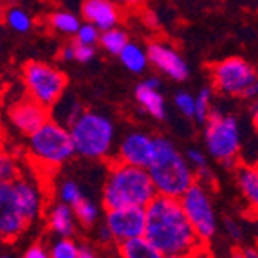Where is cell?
I'll return each instance as SVG.
<instances>
[{
    "instance_id": "d6a6232c",
    "label": "cell",
    "mask_w": 258,
    "mask_h": 258,
    "mask_svg": "<svg viewBox=\"0 0 258 258\" xmlns=\"http://www.w3.org/2000/svg\"><path fill=\"white\" fill-rule=\"evenodd\" d=\"M73 45H74V61L89 63L94 58L96 54L94 45H85V43H80V42H73Z\"/></svg>"
},
{
    "instance_id": "d4e9b609",
    "label": "cell",
    "mask_w": 258,
    "mask_h": 258,
    "mask_svg": "<svg viewBox=\"0 0 258 258\" xmlns=\"http://www.w3.org/2000/svg\"><path fill=\"white\" fill-rule=\"evenodd\" d=\"M6 24H8L9 29L17 31V33H27L33 27V20H31L29 15L20 8H8L6 11Z\"/></svg>"
},
{
    "instance_id": "2e32d148",
    "label": "cell",
    "mask_w": 258,
    "mask_h": 258,
    "mask_svg": "<svg viewBox=\"0 0 258 258\" xmlns=\"http://www.w3.org/2000/svg\"><path fill=\"white\" fill-rule=\"evenodd\" d=\"M82 15L99 31L114 29L119 22V11L112 0H85L82 6Z\"/></svg>"
},
{
    "instance_id": "f1b7e54d",
    "label": "cell",
    "mask_w": 258,
    "mask_h": 258,
    "mask_svg": "<svg viewBox=\"0 0 258 258\" xmlns=\"http://www.w3.org/2000/svg\"><path fill=\"white\" fill-rule=\"evenodd\" d=\"M20 177V166H18L17 159L13 155L2 154L0 159V181L2 182H11Z\"/></svg>"
},
{
    "instance_id": "7a4b0ae2",
    "label": "cell",
    "mask_w": 258,
    "mask_h": 258,
    "mask_svg": "<svg viewBox=\"0 0 258 258\" xmlns=\"http://www.w3.org/2000/svg\"><path fill=\"white\" fill-rule=\"evenodd\" d=\"M45 208L43 189L35 179L20 175L0 184V237L13 242L36 222Z\"/></svg>"
},
{
    "instance_id": "7bdbcfd3",
    "label": "cell",
    "mask_w": 258,
    "mask_h": 258,
    "mask_svg": "<svg viewBox=\"0 0 258 258\" xmlns=\"http://www.w3.org/2000/svg\"><path fill=\"white\" fill-rule=\"evenodd\" d=\"M195 258H208V256H206V251H203V253L197 254V256H195Z\"/></svg>"
},
{
    "instance_id": "4fadbf2b",
    "label": "cell",
    "mask_w": 258,
    "mask_h": 258,
    "mask_svg": "<svg viewBox=\"0 0 258 258\" xmlns=\"http://www.w3.org/2000/svg\"><path fill=\"white\" fill-rule=\"evenodd\" d=\"M155 154V138L145 132H130L117 145L116 161L130 166L148 168Z\"/></svg>"
},
{
    "instance_id": "1f68e13d",
    "label": "cell",
    "mask_w": 258,
    "mask_h": 258,
    "mask_svg": "<svg viewBox=\"0 0 258 258\" xmlns=\"http://www.w3.org/2000/svg\"><path fill=\"white\" fill-rule=\"evenodd\" d=\"M186 159L191 164V168L195 170V173H199L201 170H206L208 168V157L203 150L199 148H188L186 150Z\"/></svg>"
},
{
    "instance_id": "f35d334b",
    "label": "cell",
    "mask_w": 258,
    "mask_h": 258,
    "mask_svg": "<svg viewBox=\"0 0 258 258\" xmlns=\"http://www.w3.org/2000/svg\"><path fill=\"white\" fill-rule=\"evenodd\" d=\"M251 121H253V126L258 134V99L253 103V107H251Z\"/></svg>"
},
{
    "instance_id": "44dd1931",
    "label": "cell",
    "mask_w": 258,
    "mask_h": 258,
    "mask_svg": "<svg viewBox=\"0 0 258 258\" xmlns=\"http://www.w3.org/2000/svg\"><path fill=\"white\" fill-rule=\"evenodd\" d=\"M83 108L82 105L78 103V101H63V98L58 101V103L52 107V112H51V119L58 121V123H61V125L65 126H71L74 123V121L78 119V117L83 114Z\"/></svg>"
},
{
    "instance_id": "ffe728a7",
    "label": "cell",
    "mask_w": 258,
    "mask_h": 258,
    "mask_svg": "<svg viewBox=\"0 0 258 258\" xmlns=\"http://www.w3.org/2000/svg\"><path fill=\"white\" fill-rule=\"evenodd\" d=\"M119 60L130 73H143L147 69V65L150 63L147 49H143L141 45L132 42L126 43L125 49L119 52Z\"/></svg>"
},
{
    "instance_id": "8fae6325",
    "label": "cell",
    "mask_w": 258,
    "mask_h": 258,
    "mask_svg": "<svg viewBox=\"0 0 258 258\" xmlns=\"http://www.w3.org/2000/svg\"><path fill=\"white\" fill-rule=\"evenodd\" d=\"M105 226L110 229L114 242L143 237L147 231V208H116L105 210Z\"/></svg>"
},
{
    "instance_id": "30bf717a",
    "label": "cell",
    "mask_w": 258,
    "mask_h": 258,
    "mask_svg": "<svg viewBox=\"0 0 258 258\" xmlns=\"http://www.w3.org/2000/svg\"><path fill=\"white\" fill-rule=\"evenodd\" d=\"M181 203L191 226H194L197 235L201 237V240L204 244L210 242L217 235L219 219H217V211L208 188L203 182L197 181L181 197Z\"/></svg>"
},
{
    "instance_id": "5bb4252c",
    "label": "cell",
    "mask_w": 258,
    "mask_h": 258,
    "mask_svg": "<svg viewBox=\"0 0 258 258\" xmlns=\"http://www.w3.org/2000/svg\"><path fill=\"white\" fill-rule=\"evenodd\" d=\"M147 51L150 63L157 67L163 74H166L168 78H172L175 82H184L189 76L188 63L170 43L154 40V42L148 43Z\"/></svg>"
},
{
    "instance_id": "8992f818",
    "label": "cell",
    "mask_w": 258,
    "mask_h": 258,
    "mask_svg": "<svg viewBox=\"0 0 258 258\" xmlns=\"http://www.w3.org/2000/svg\"><path fill=\"white\" fill-rule=\"evenodd\" d=\"M76 154L69 126L49 119L35 134L29 136V155L40 168L56 170Z\"/></svg>"
},
{
    "instance_id": "d590c367",
    "label": "cell",
    "mask_w": 258,
    "mask_h": 258,
    "mask_svg": "<svg viewBox=\"0 0 258 258\" xmlns=\"http://www.w3.org/2000/svg\"><path fill=\"white\" fill-rule=\"evenodd\" d=\"M60 56H61V60H65V61H74V45L73 43H67V45L61 49Z\"/></svg>"
},
{
    "instance_id": "277c9868",
    "label": "cell",
    "mask_w": 258,
    "mask_h": 258,
    "mask_svg": "<svg viewBox=\"0 0 258 258\" xmlns=\"http://www.w3.org/2000/svg\"><path fill=\"white\" fill-rule=\"evenodd\" d=\"M147 170L157 195L164 197L181 199L197 182V173L186 159V154H181L166 138H155V154Z\"/></svg>"
},
{
    "instance_id": "6da1fadb",
    "label": "cell",
    "mask_w": 258,
    "mask_h": 258,
    "mask_svg": "<svg viewBox=\"0 0 258 258\" xmlns=\"http://www.w3.org/2000/svg\"><path fill=\"white\" fill-rule=\"evenodd\" d=\"M145 237L163 256L195 258L204 251V242L189 222L181 199L175 197L157 195L148 204Z\"/></svg>"
},
{
    "instance_id": "ac0fdd59",
    "label": "cell",
    "mask_w": 258,
    "mask_h": 258,
    "mask_svg": "<svg viewBox=\"0 0 258 258\" xmlns=\"http://www.w3.org/2000/svg\"><path fill=\"white\" fill-rule=\"evenodd\" d=\"M76 213L74 208L65 204L63 201L51 204L47 210V226L58 237H73L76 231Z\"/></svg>"
},
{
    "instance_id": "9c48e42d",
    "label": "cell",
    "mask_w": 258,
    "mask_h": 258,
    "mask_svg": "<svg viewBox=\"0 0 258 258\" xmlns=\"http://www.w3.org/2000/svg\"><path fill=\"white\" fill-rule=\"evenodd\" d=\"M211 80L217 91L226 96L245 98L247 91L258 82V73L244 58L231 56L211 65Z\"/></svg>"
},
{
    "instance_id": "5b68a950",
    "label": "cell",
    "mask_w": 258,
    "mask_h": 258,
    "mask_svg": "<svg viewBox=\"0 0 258 258\" xmlns=\"http://www.w3.org/2000/svg\"><path fill=\"white\" fill-rule=\"evenodd\" d=\"M76 154L85 159L108 157L116 139V126L105 114L85 110L69 126Z\"/></svg>"
},
{
    "instance_id": "4dcf8cb0",
    "label": "cell",
    "mask_w": 258,
    "mask_h": 258,
    "mask_svg": "<svg viewBox=\"0 0 258 258\" xmlns=\"http://www.w3.org/2000/svg\"><path fill=\"white\" fill-rule=\"evenodd\" d=\"M101 33H103V31H99L94 24L87 22V24H82L80 31L76 33V42L85 43V45H94V43H98L99 38H101Z\"/></svg>"
},
{
    "instance_id": "d6986e66",
    "label": "cell",
    "mask_w": 258,
    "mask_h": 258,
    "mask_svg": "<svg viewBox=\"0 0 258 258\" xmlns=\"http://www.w3.org/2000/svg\"><path fill=\"white\" fill-rule=\"evenodd\" d=\"M117 253H119V258H164L163 253L145 235L121 242Z\"/></svg>"
},
{
    "instance_id": "f6af8a7d",
    "label": "cell",
    "mask_w": 258,
    "mask_h": 258,
    "mask_svg": "<svg viewBox=\"0 0 258 258\" xmlns=\"http://www.w3.org/2000/svg\"><path fill=\"white\" fill-rule=\"evenodd\" d=\"M164 258H191V256H164Z\"/></svg>"
},
{
    "instance_id": "f546056e",
    "label": "cell",
    "mask_w": 258,
    "mask_h": 258,
    "mask_svg": "<svg viewBox=\"0 0 258 258\" xmlns=\"http://www.w3.org/2000/svg\"><path fill=\"white\" fill-rule=\"evenodd\" d=\"M173 103H175L177 110L181 112L182 116L186 117H194L195 116V105H197V99L195 96H191L189 92H177L175 98H173Z\"/></svg>"
},
{
    "instance_id": "484cf974",
    "label": "cell",
    "mask_w": 258,
    "mask_h": 258,
    "mask_svg": "<svg viewBox=\"0 0 258 258\" xmlns=\"http://www.w3.org/2000/svg\"><path fill=\"white\" fill-rule=\"evenodd\" d=\"M49 251L52 258H80L82 254V247L73 240V237H58Z\"/></svg>"
},
{
    "instance_id": "cb8c5ba5",
    "label": "cell",
    "mask_w": 258,
    "mask_h": 258,
    "mask_svg": "<svg viewBox=\"0 0 258 258\" xmlns=\"http://www.w3.org/2000/svg\"><path fill=\"white\" fill-rule=\"evenodd\" d=\"M195 99H197V105H195V116L194 119L199 121V123H206L208 117L213 114V91H211L210 87H204V89H201L199 91V94L195 96Z\"/></svg>"
},
{
    "instance_id": "60d3db41",
    "label": "cell",
    "mask_w": 258,
    "mask_h": 258,
    "mask_svg": "<svg viewBox=\"0 0 258 258\" xmlns=\"http://www.w3.org/2000/svg\"><path fill=\"white\" fill-rule=\"evenodd\" d=\"M117 2H121V4H125V6H139L143 0H117Z\"/></svg>"
},
{
    "instance_id": "83f0119b",
    "label": "cell",
    "mask_w": 258,
    "mask_h": 258,
    "mask_svg": "<svg viewBox=\"0 0 258 258\" xmlns=\"http://www.w3.org/2000/svg\"><path fill=\"white\" fill-rule=\"evenodd\" d=\"M58 194H60V201H63V203L69 204V206H76V204L85 197L82 188H80L74 181L61 182L60 188H58Z\"/></svg>"
},
{
    "instance_id": "e0dca14e",
    "label": "cell",
    "mask_w": 258,
    "mask_h": 258,
    "mask_svg": "<svg viewBox=\"0 0 258 258\" xmlns=\"http://www.w3.org/2000/svg\"><path fill=\"white\" fill-rule=\"evenodd\" d=\"M235 179L251 213L258 219V163L238 164L235 168Z\"/></svg>"
},
{
    "instance_id": "b9f144b4",
    "label": "cell",
    "mask_w": 258,
    "mask_h": 258,
    "mask_svg": "<svg viewBox=\"0 0 258 258\" xmlns=\"http://www.w3.org/2000/svg\"><path fill=\"white\" fill-rule=\"evenodd\" d=\"M231 258H244V256H242V249H240V247H235V249L231 251Z\"/></svg>"
},
{
    "instance_id": "ab89813d",
    "label": "cell",
    "mask_w": 258,
    "mask_h": 258,
    "mask_svg": "<svg viewBox=\"0 0 258 258\" xmlns=\"http://www.w3.org/2000/svg\"><path fill=\"white\" fill-rule=\"evenodd\" d=\"M80 258H98V256H96L94 251L89 249V247H82V254H80Z\"/></svg>"
},
{
    "instance_id": "ba28073f",
    "label": "cell",
    "mask_w": 258,
    "mask_h": 258,
    "mask_svg": "<svg viewBox=\"0 0 258 258\" xmlns=\"http://www.w3.org/2000/svg\"><path fill=\"white\" fill-rule=\"evenodd\" d=\"M22 80L27 96L47 108L54 107L67 89V76L60 69L42 61H29L24 65Z\"/></svg>"
},
{
    "instance_id": "8d00e7d4",
    "label": "cell",
    "mask_w": 258,
    "mask_h": 258,
    "mask_svg": "<svg viewBox=\"0 0 258 258\" xmlns=\"http://www.w3.org/2000/svg\"><path fill=\"white\" fill-rule=\"evenodd\" d=\"M240 249L244 258H258V245H244Z\"/></svg>"
},
{
    "instance_id": "3957f363",
    "label": "cell",
    "mask_w": 258,
    "mask_h": 258,
    "mask_svg": "<svg viewBox=\"0 0 258 258\" xmlns=\"http://www.w3.org/2000/svg\"><path fill=\"white\" fill-rule=\"evenodd\" d=\"M155 197L157 189L147 168L130 166L119 161L112 163L101 191V203L105 210L147 208Z\"/></svg>"
},
{
    "instance_id": "7402d4cb",
    "label": "cell",
    "mask_w": 258,
    "mask_h": 258,
    "mask_svg": "<svg viewBox=\"0 0 258 258\" xmlns=\"http://www.w3.org/2000/svg\"><path fill=\"white\" fill-rule=\"evenodd\" d=\"M49 26L63 35H76L82 27V22L71 11H54L49 17Z\"/></svg>"
},
{
    "instance_id": "836d02e7",
    "label": "cell",
    "mask_w": 258,
    "mask_h": 258,
    "mask_svg": "<svg viewBox=\"0 0 258 258\" xmlns=\"http://www.w3.org/2000/svg\"><path fill=\"white\" fill-rule=\"evenodd\" d=\"M224 229H226V233H228L233 242L240 244V242L244 240V228H242V224L237 222L235 219H224Z\"/></svg>"
},
{
    "instance_id": "74e56055",
    "label": "cell",
    "mask_w": 258,
    "mask_h": 258,
    "mask_svg": "<svg viewBox=\"0 0 258 258\" xmlns=\"http://www.w3.org/2000/svg\"><path fill=\"white\" fill-rule=\"evenodd\" d=\"M98 237H99V240L103 242V244H108V242H112V240H114V237H112L110 229H108L107 226H105V224H103V228L99 229Z\"/></svg>"
},
{
    "instance_id": "e575fe53",
    "label": "cell",
    "mask_w": 258,
    "mask_h": 258,
    "mask_svg": "<svg viewBox=\"0 0 258 258\" xmlns=\"http://www.w3.org/2000/svg\"><path fill=\"white\" fill-rule=\"evenodd\" d=\"M18 258H52V256H51V251L45 249L42 244H31L29 247L24 251V254Z\"/></svg>"
},
{
    "instance_id": "7c38bea8",
    "label": "cell",
    "mask_w": 258,
    "mask_h": 258,
    "mask_svg": "<svg viewBox=\"0 0 258 258\" xmlns=\"http://www.w3.org/2000/svg\"><path fill=\"white\" fill-rule=\"evenodd\" d=\"M51 108L43 107L42 103L35 101L33 98H24L17 103H13L8 110V119L20 134L29 138L31 134H35L40 126H43L51 119Z\"/></svg>"
},
{
    "instance_id": "ee69618b",
    "label": "cell",
    "mask_w": 258,
    "mask_h": 258,
    "mask_svg": "<svg viewBox=\"0 0 258 258\" xmlns=\"http://www.w3.org/2000/svg\"><path fill=\"white\" fill-rule=\"evenodd\" d=\"M0 258H13V256H11V254H8V253H4Z\"/></svg>"
},
{
    "instance_id": "9a60e30c",
    "label": "cell",
    "mask_w": 258,
    "mask_h": 258,
    "mask_svg": "<svg viewBox=\"0 0 258 258\" xmlns=\"http://www.w3.org/2000/svg\"><path fill=\"white\" fill-rule=\"evenodd\" d=\"M161 80L159 78H147L136 87V101L145 112H148L155 119L166 117V103L161 94Z\"/></svg>"
},
{
    "instance_id": "52a82bcc",
    "label": "cell",
    "mask_w": 258,
    "mask_h": 258,
    "mask_svg": "<svg viewBox=\"0 0 258 258\" xmlns=\"http://www.w3.org/2000/svg\"><path fill=\"white\" fill-rule=\"evenodd\" d=\"M204 145L208 154L226 168L238 166L240 155V125L231 114L213 110L204 123Z\"/></svg>"
},
{
    "instance_id": "603a6c76",
    "label": "cell",
    "mask_w": 258,
    "mask_h": 258,
    "mask_svg": "<svg viewBox=\"0 0 258 258\" xmlns=\"http://www.w3.org/2000/svg\"><path fill=\"white\" fill-rule=\"evenodd\" d=\"M128 43V36L123 29L119 27H114V29H108L101 33V38H99V45L108 52V54H117L125 49V45Z\"/></svg>"
},
{
    "instance_id": "4316f807",
    "label": "cell",
    "mask_w": 258,
    "mask_h": 258,
    "mask_svg": "<svg viewBox=\"0 0 258 258\" xmlns=\"http://www.w3.org/2000/svg\"><path fill=\"white\" fill-rule=\"evenodd\" d=\"M73 208H74V213H76L78 222L83 224V226H92L99 217V208L96 206V203H92L91 199H87V197H83L82 201Z\"/></svg>"
}]
</instances>
